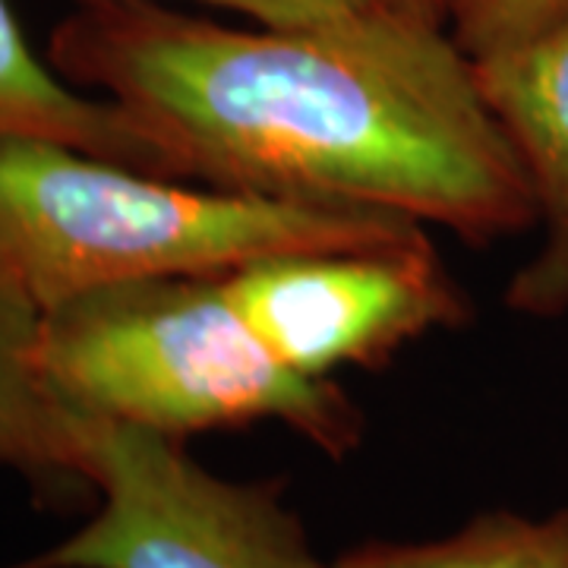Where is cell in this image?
Here are the masks:
<instances>
[{
    "label": "cell",
    "instance_id": "2",
    "mask_svg": "<svg viewBox=\"0 0 568 568\" xmlns=\"http://www.w3.org/2000/svg\"><path fill=\"white\" fill-rule=\"evenodd\" d=\"M424 231L395 212L190 186L58 142L0 140V256L41 310L104 284L231 275L275 253Z\"/></svg>",
    "mask_w": 568,
    "mask_h": 568
},
{
    "label": "cell",
    "instance_id": "5",
    "mask_svg": "<svg viewBox=\"0 0 568 568\" xmlns=\"http://www.w3.org/2000/svg\"><path fill=\"white\" fill-rule=\"evenodd\" d=\"M224 287L275 357L310 379L383 366L470 313L426 231L392 244L275 253L224 275Z\"/></svg>",
    "mask_w": 568,
    "mask_h": 568
},
{
    "label": "cell",
    "instance_id": "11",
    "mask_svg": "<svg viewBox=\"0 0 568 568\" xmlns=\"http://www.w3.org/2000/svg\"><path fill=\"white\" fill-rule=\"evenodd\" d=\"M77 3H95V0H77ZM200 3L237 10L256 26H268V29H304V26H323V22L364 13L383 0H200Z\"/></svg>",
    "mask_w": 568,
    "mask_h": 568
},
{
    "label": "cell",
    "instance_id": "8",
    "mask_svg": "<svg viewBox=\"0 0 568 568\" xmlns=\"http://www.w3.org/2000/svg\"><path fill=\"white\" fill-rule=\"evenodd\" d=\"M0 140L58 142L178 181L162 145L123 104L80 95L54 63L41 61L22 36L10 0H0Z\"/></svg>",
    "mask_w": 568,
    "mask_h": 568
},
{
    "label": "cell",
    "instance_id": "3",
    "mask_svg": "<svg viewBox=\"0 0 568 568\" xmlns=\"http://www.w3.org/2000/svg\"><path fill=\"white\" fill-rule=\"evenodd\" d=\"M41 373L70 414L171 439L275 420L328 458L364 443V414L332 379L275 357L224 275H164L85 291L44 310Z\"/></svg>",
    "mask_w": 568,
    "mask_h": 568
},
{
    "label": "cell",
    "instance_id": "12",
    "mask_svg": "<svg viewBox=\"0 0 568 568\" xmlns=\"http://www.w3.org/2000/svg\"><path fill=\"white\" fill-rule=\"evenodd\" d=\"M386 7L398 10V13H407L414 20L433 22V26H446L452 22V13L462 0H383Z\"/></svg>",
    "mask_w": 568,
    "mask_h": 568
},
{
    "label": "cell",
    "instance_id": "6",
    "mask_svg": "<svg viewBox=\"0 0 568 568\" xmlns=\"http://www.w3.org/2000/svg\"><path fill=\"white\" fill-rule=\"evenodd\" d=\"M474 67L489 111L528 174L537 222L547 231L540 253L508 282L506 306L552 320L568 313V17Z\"/></svg>",
    "mask_w": 568,
    "mask_h": 568
},
{
    "label": "cell",
    "instance_id": "9",
    "mask_svg": "<svg viewBox=\"0 0 568 568\" xmlns=\"http://www.w3.org/2000/svg\"><path fill=\"white\" fill-rule=\"evenodd\" d=\"M323 568H568V508L484 511L436 540H369Z\"/></svg>",
    "mask_w": 568,
    "mask_h": 568
},
{
    "label": "cell",
    "instance_id": "7",
    "mask_svg": "<svg viewBox=\"0 0 568 568\" xmlns=\"http://www.w3.org/2000/svg\"><path fill=\"white\" fill-rule=\"evenodd\" d=\"M44 310L0 256V467L22 477L48 506H89L77 414L54 398L41 373Z\"/></svg>",
    "mask_w": 568,
    "mask_h": 568
},
{
    "label": "cell",
    "instance_id": "1",
    "mask_svg": "<svg viewBox=\"0 0 568 568\" xmlns=\"http://www.w3.org/2000/svg\"><path fill=\"white\" fill-rule=\"evenodd\" d=\"M48 61L152 133L178 181L357 205L487 244L537 222L528 174L452 29L386 3L304 29H227L95 0Z\"/></svg>",
    "mask_w": 568,
    "mask_h": 568
},
{
    "label": "cell",
    "instance_id": "10",
    "mask_svg": "<svg viewBox=\"0 0 568 568\" xmlns=\"http://www.w3.org/2000/svg\"><path fill=\"white\" fill-rule=\"evenodd\" d=\"M568 17V0H462L452 13V36L474 61L515 48Z\"/></svg>",
    "mask_w": 568,
    "mask_h": 568
},
{
    "label": "cell",
    "instance_id": "4",
    "mask_svg": "<svg viewBox=\"0 0 568 568\" xmlns=\"http://www.w3.org/2000/svg\"><path fill=\"white\" fill-rule=\"evenodd\" d=\"M95 515L10 568H323L278 480H227L145 426L77 414Z\"/></svg>",
    "mask_w": 568,
    "mask_h": 568
}]
</instances>
